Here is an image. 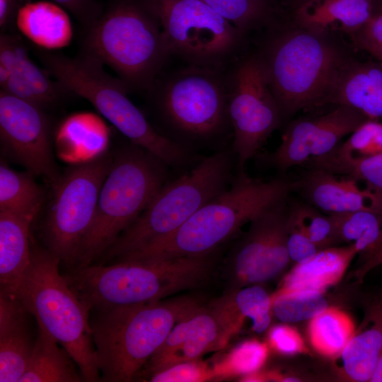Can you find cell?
<instances>
[{
	"mask_svg": "<svg viewBox=\"0 0 382 382\" xmlns=\"http://www.w3.org/2000/svg\"><path fill=\"white\" fill-rule=\"evenodd\" d=\"M297 187L298 181H262L240 172L230 187L204 204L175 231L118 260H164L215 254L245 224L287 201Z\"/></svg>",
	"mask_w": 382,
	"mask_h": 382,
	"instance_id": "cell-1",
	"label": "cell"
},
{
	"mask_svg": "<svg viewBox=\"0 0 382 382\" xmlns=\"http://www.w3.org/2000/svg\"><path fill=\"white\" fill-rule=\"evenodd\" d=\"M214 254L164 260H122L74 268L64 277L88 312L162 300L202 286L213 274Z\"/></svg>",
	"mask_w": 382,
	"mask_h": 382,
	"instance_id": "cell-2",
	"label": "cell"
},
{
	"mask_svg": "<svg viewBox=\"0 0 382 382\" xmlns=\"http://www.w3.org/2000/svg\"><path fill=\"white\" fill-rule=\"evenodd\" d=\"M82 52L112 68L129 93L146 91L170 57L147 0H115L85 28Z\"/></svg>",
	"mask_w": 382,
	"mask_h": 382,
	"instance_id": "cell-3",
	"label": "cell"
},
{
	"mask_svg": "<svg viewBox=\"0 0 382 382\" xmlns=\"http://www.w3.org/2000/svg\"><path fill=\"white\" fill-rule=\"evenodd\" d=\"M146 93L157 131L183 147L233 135L225 69L187 65L161 73Z\"/></svg>",
	"mask_w": 382,
	"mask_h": 382,
	"instance_id": "cell-4",
	"label": "cell"
},
{
	"mask_svg": "<svg viewBox=\"0 0 382 382\" xmlns=\"http://www.w3.org/2000/svg\"><path fill=\"white\" fill-rule=\"evenodd\" d=\"M199 305L180 296L95 311L90 324L100 381H134L175 325Z\"/></svg>",
	"mask_w": 382,
	"mask_h": 382,
	"instance_id": "cell-5",
	"label": "cell"
},
{
	"mask_svg": "<svg viewBox=\"0 0 382 382\" xmlns=\"http://www.w3.org/2000/svg\"><path fill=\"white\" fill-rule=\"evenodd\" d=\"M59 260L48 250H31L30 261L14 296L69 353L84 381H100L89 312L59 272Z\"/></svg>",
	"mask_w": 382,
	"mask_h": 382,
	"instance_id": "cell-6",
	"label": "cell"
},
{
	"mask_svg": "<svg viewBox=\"0 0 382 382\" xmlns=\"http://www.w3.org/2000/svg\"><path fill=\"white\" fill-rule=\"evenodd\" d=\"M166 166L132 142L115 154L92 224L76 253L74 268L93 264L141 214L166 183Z\"/></svg>",
	"mask_w": 382,
	"mask_h": 382,
	"instance_id": "cell-7",
	"label": "cell"
},
{
	"mask_svg": "<svg viewBox=\"0 0 382 382\" xmlns=\"http://www.w3.org/2000/svg\"><path fill=\"white\" fill-rule=\"evenodd\" d=\"M103 66L96 58L81 52L74 57L57 54L48 69L65 90L88 100L130 142L167 166L185 164L190 159L187 149L158 132L128 98L125 83L105 72Z\"/></svg>",
	"mask_w": 382,
	"mask_h": 382,
	"instance_id": "cell-8",
	"label": "cell"
},
{
	"mask_svg": "<svg viewBox=\"0 0 382 382\" xmlns=\"http://www.w3.org/2000/svg\"><path fill=\"white\" fill-rule=\"evenodd\" d=\"M256 56L282 116L325 104L345 65L332 47L305 31L275 35Z\"/></svg>",
	"mask_w": 382,
	"mask_h": 382,
	"instance_id": "cell-9",
	"label": "cell"
},
{
	"mask_svg": "<svg viewBox=\"0 0 382 382\" xmlns=\"http://www.w3.org/2000/svg\"><path fill=\"white\" fill-rule=\"evenodd\" d=\"M231 158L217 151L176 180L165 183L141 214L100 257L102 264L156 242L179 228L200 207L228 188Z\"/></svg>",
	"mask_w": 382,
	"mask_h": 382,
	"instance_id": "cell-10",
	"label": "cell"
},
{
	"mask_svg": "<svg viewBox=\"0 0 382 382\" xmlns=\"http://www.w3.org/2000/svg\"><path fill=\"white\" fill-rule=\"evenodd\" d=\"M170 56L187 65L225 69L241 55L246 32L200 0H147Z\"/></svg>",
	"mask_w": 382,
	"mask_h": 382,
	"instance_id": "cell-11",
	"label": "cell"
},
{
	"mask_svg": "<svg viewBox=\"0 0 382 382\" xmlns=\"http://www.w3.org/2000/svg\"><path fill=\"white\" fill-rule=\"evenodd\" d=\"M108 152L68 169L53 186L54 195L45 225L48 250L73 266L80 244L94 217L99 194L111 168Z\"/></svg>",
	"mask_w": 382,
	"mask_h": 382,
	"instance_id": "cell-12",
	"label": "cell"
},
{
	"mask_svg": "<svg viewBox=\"0 0 382 382\" xmlns=\"http://www.w3.org/2000/svg\"><path fill=\"white\" fill-rule=\"evenodd\" d=\"M233 151L239 172L280 125L282 115L256 55H241L225 69Z\"/></svg>",
	"mask_w": 382,
	"mask_h": 382,
	"instance_id": "cell-13",
	"label": "cell"
},
{
	"mask_svg": "<svg viewBox=\"0 0 382 382\" xmlns=\"http://www.w3.org/2000/svg\"><path fill=\"white\" fill-rule=\"evenodd\" d=\"M286 201L253 219L226 260L224 273L231 292L269 281L279 275L290 260L287 248Z\"/></svg>",
	"mask_w": 382,
	"mask_h": 382,
	"instance_id": "cell-14",
	"label": "cell"
},
{
	"mask_svg": "<svg viewBox=\"0 0 382 382\" xmlns=\"http://www.w3.org/2000/svg\"><path fill=\"white\" fill-rule=\"evenodd\" d=\"M2 146L29 173L54 186L60 178L52 149V128L44 110L0 91Z\"/></svg>",
	"mask_w": 382,
	"mask_h": 382,
	"instance_id": "cell-15",
	"label": "cell"
},
{
	"mask_svg": "<svg viewBox=\"0 0 382 382\" xmlns=\"http://www.w3.org/2000/svg\"><path fill=\"white\" fill-rule=\"evenodd\" d=\"M368 120L356 110L337 105L332 111L291 122L278 147L266 156L267 162L282 171L304 165L333 151L345 136Z\"/></svg>",
	"mask_w": 382,
	"mask_h": 382,
	"instance_id": "cell-16",
	"label": "cell"
},
{
	"mask_svg": "<svg viewBox=\"0 0 382 382\" xmlns=\"http://www.w3.org/2000/svg\"><path fill=\"white\" fill-rule=\"evenodd\" d=\"M0 91L29 101L43 110L69 93L30 58L28 49L16 34L1 33Z\"/></svg>",
	"mask_w": 382,
	"mask_h": 382,
	"instance_id": "cell-17",
	"label": "cell"
},
{
	"mask_svg": "<svg viewBox=\"0 0 382 382\" xmlns=\"http://www.w3.org/2000/svg\"><path fill=\"white\" fill-rule=\"evenodd\" d=\"M243 320L230 293L208 306L199 305L189 315L185 342L169 366L198 359L222 348L238 332Z\"/></svg>",
	"mask_w": 382,
	"mask_h": 382,
	"instance_id": "cell-18",
	"label": "cell"
},
{
	"mask_svg": "<svg viewBox=\"0 0 382 382\" xmlns=\"http://www.w3.org/2000/svg\"><path fill=\"white\" fill-rule=\"evenodd\" d=\"M297 188L307 203L328 214L358 211L382 214V197L349 177L310 168Z\"/></svg>",
	"mask_w": 382,
	"mask_h": 382,
	"instance_id": "cell-19",
	"label": "cell"
},
{
	"mask_svg": "<svg viewBox=\"0 0 382 382\" xmlns=\"http://www.w3.org/2000/svg\"><path fill=\"white\" fill-rule=\"evenodd\" d=\"M28 314L17 297L0 291L1 382H19L26 369L35 342Z\"/></svg>",
	"mask_w": 382,
	"mask_h": 382,
	"instance_id": "cell-20",
	"label": "cell"
},
{
	"mask_svg": "<svg viewBox=\"0 0 382 382\" xmlns=\"http://www.w3.org/2000/svg\"><path fill=\"white\" fill-rule=\"evenodd\" d=\"M350 107L382 122V61L345 65L326 103Z\"/></svg>",
	"mask_w": 382,
	"mask_h": 382,
	"instance_id": "cell-21",
	"label": "cell"
},
{
	"mask_svg": "<svg viewBox=\"0 0 382 382\" xmlns=\"http://www.w3.org/2000/svg\"><path fill=\"white\" fill-rule=\"evenodd\" d=\"M15 21L19 32L44 50L65 47L72 40L69 16L59 5L50 1L25 3L18 8Z\"/></svg>",
	"mask_w": 382,
	"mask_h": 382,
	"instance_id": "cell-22",
	"label": "cell"
},
{
	"mask_svg": "<svg viewBox=\"0 0 382 382\" xmlns=\"http://www.w3.org/2000/svg\"><path fill=\"white\" fill-rule=\"evenodd\" d=\"M357 250L353 243L321 249L308 260L296 263L279 291L316 290L325 292L343 277Z\"/></svg>",
	"mask_w": 382,
	"mask_h": 382,
	"instance_id": "cell-23",
	"label": "cell"
},
{
	"mask_svg": "<svg viewBox=\"0 0 382 382\" xmlns=\"http://www.w3.org/2000/svg\"><path fill=\"white\" fill-rule=\"evenodd\" d=\"M31 224L23 217L0 212V291L14 296L28 267Z\"/></svg>",
	"mask_w": 382,
	"mask_h": 382,
	"instance_id": "cell-24",
	"label": "cell"
},
{
	"mask_svg": "<svg viewBox=\"0 0 382 382\" xmlns=\"http://www.w3.org/2000/svg\"><path fill=\"white\" fill-rule=\"evenodd\" d=\"M370 0H306L297 17L310 30L337 28L354 34L373 15Z\"/></svg>",
	"mask_w": 382,
	"mask_h": 382,
	"instance_id": "cell-25",
	"label": "cell"
},
{
	"mask_svg": "<svg viewBox=\"0 0 382 382\" xmlns=\"http://www.w3.org/2000/svg\"><path fill=\"white\" fill-rule=\"evenodd\" d=\"M59 343L43 328L38 332L26 369L19 382L84 381L76 363Z\"/></svg>",
	"mask_w": 382,
	"mask_h": 382,
	"instance_id": "cell-26",
	"label": "cell"
},
{
	"mask_svg": "<svg viewBox=\"0 0 382 382\" xmlns=\"http://www.w3.org/2000/svg\"><path fill=\"white\" fill-rule=\"evenodd\" d=\"M43 200V191L30 173L16 171L1 161L0 212L33 222L42 208Z\"/></svg>",
	"mask_w": 382,
	"mask_h": 382,
	"instance_id": "cell-27",
	"label": "cell"
},
{
	"mask_svg": "<svg viewBox=\"0 0 382 382\" xmlns=\"http://www.w3.org/2000/svg\"><path fill=\"white\" fill-rule=\"evenodd\" d=\"M305 165L309 168L353 178L382 197V154L353 156L341 153L335 148Z\"/></svg>",
	"mask_w": 382,
	"mask_h": 382,
	"instance_id": "cell-28",
	"label": "cell"
},
{
	"mask_svg": "<svg viewBox=\"0 0 382 382\" xmlns=\"http://www.w3.org/2000/svg\"><path fill=\"white\" fill-rule=\"evenodd\" d=\"M382 354V324L357 332L340 355L342 370L346 378L357 381H369Z\"/></svg>",
	"mask_w": 382,
	"mask_h": 382,
	"instance_id": "cell-29",
	"label": "cell"
},
{
	"mask_svg": "<svg viewBox=\"0 0 382 382\" xmlns=\"http://www.w3.org/2000/svg\"><path fill=\"white\" fill-rule=\"evenodd\" d=\"M355 332L352 318L333 306H328L311 318L308 325L312 347L327 357H337Z\"/></svg>",
	"mask_w": 382,
	"mask_h": 382,
	"instance_id": "cell-30",
	"label": "cell"
},
{
	"mask_svg": "<svg viewBox=\"0 0 382 382\" xmlns=\"http://www.w3.org/2000/svg\"><path fill=\"white\" fill-rule=\"evenodd\" d=\"M332 216L340 241L353 243L368 260L382 248V214L358 211Z\"/></svg>",
	"mask_w": 382,
	"mask_h": 382,
	"instance_id": "cell-31",
	"label": "cell"
},
{
	"mask_svg": "<svg viewBox=\"0 0 382 382\" xmlns=\"http://www.w3.org/2000/svg\"><path fill=\"white\" fill-rule=\"evenodd\" d=\"M272 313L283 323L311 320L328 307L324 292L277 290L271 296Z\"/></svg>",
	"mask_w": 382,
	"mask_h": 382,
	"instance_id": "cell-32",
	"label": "cell"
},
{
	"mask_svg": "<svg viewBox=\"0 0 382 382\" xmlns=\"http://www.w3.org/2000/svg\"><path fill=\"white\" fill-rule=\"evenodd\" d=\"M289 216L304 230L311 240L323 249L340 242L335 221L332 215L308 203H296L289 207Z\"/></svg>",
	"mask_w": 382,
	"mask_h": 382,
	"instance_id": "cell-33",
	"label": "cell"
},
{
	"mask_svg": "<svg viewBox=\"0 0 382 382\" xmlns=\"http://www.w3.org/2000/svg\"><path fill=\"white\" fill-rule=\"evenodd\" d=\"M228 293L241 316L252 320L255 332L262 333L269 327L273 313L272 299L262 287L252 284Z\"/></svg>",
	"mask_w": 382,
	"mask_h": 382,
	"instance_id": "cell-34",
	"label": "cell"
},
{
	"mask_svg": "<svg viewBox=\"0 0 382 382\" xmlns=\"http://www.w3.org/2000/svg\"><path fill=\"white\" fill-rule=\"evenodd\" d=\"M268 355V347L257 340H246L226 357L214 371V375L245 376L256 371L265 364Z\"/></svg>",
	"mask_w": 382,
	"mask_h": 382,
	"instance_id": "cell-35",
	"label": "cell"
},
{
	"mask_svg": "<svg viewBox=\"0 0 382 382\" xmlns=\"http://www.w3.org/2000/svg\"><path fill=\"white\" fill-rule=\"evenodd\" d=\"M246 32L266 16L265 0H200Z\"/></svg>",
	"mask_w": 382,
	"mask_h": 382,
	"instance_id": "cell-36",
	"label": "cell"
},
{
	"mask_svg": "<svg viewBox=\"0 0 382 382\" xmlns=\"http://www.w3.org/2000/svg\"><path fill=\"white\" fill-rule=\"evenodd\" d=\"M336 149L353 156L382 154V122L366 120L360 125Z\"/></svg>",
	"mask_w": 382,
	"mask_h": 382,
	"instance_id": "cell-37",
	"label": "cell"
},
{
	"mask_svg": "<svg viewBox=\"0 0 382 382\" xmlns=\"http://www.w3.org/2000/svg\"><path fill=\"white\" fill-rule=\"evenodd\" d=\"M214 376V371L195 359L175 364L151 374L147 378L154 382L203 381Z\"/></svg>",
	"mask_w": 382,
	"mask_h": 382,
	"instance_id": "cell-38",
	"label": "cell"
},
{
	"mask_svg": "<svg viewBox=\"0 0 382 382\" xmlns=\"http://www.w3.org/2000/svg\"><path fill=\"white\" fill-rule=\"evenodd\" d=\"M287 229V248L291 260L296 263L304 262L320 250L289 214Z\"/></svg>",
	"mask_w": 382,
	"mask_h": 382,
	"instance_id": "cell-39",
	"label": "cell"
},
{
	"mask_svg": "<svg viewBox=\"0 0 382 382\" xmlns=\"http://www.w3.org/2000/svg\"><path fill=\"white\" fill-rule=\"evenodd\" d=\"M268 338L270 346L282 354L308 353L301 334L291 326L277 325L272 327L270 330Z\"/></svg>",
	"mask_w": 382,
	"mask_h": 382,
	"instance_id": "cell-40",
	"label": "cell"
},
{
	"mask_svg": "<svg viewBox=\"0 0 382 382\" xmlns=\"http://www.w3.org/2000/svg\"><path fill=\"white\" fill-rule=\"evenodd\" d=\"M353 35L362 50L382 61V11L373 14Z\"/></svg>",
	"mask_w": 382,
	"mask_h": 382,
	"instance_id": "cell-41",
	"label": "cell"
},
{
	"mask_svg": "<svg viewBox=\"0 0 382 382\" xmlns=\"http://www.w3.org/2000/svg\"><path fill=\"white\" fill-rule=\"evenodd\" d=\"M69 11L85 28L91 25L103 13V8L98 0H52Z\"/></svg>",
	"mask_w": 382,
	"mask_h": 382,
	"instance_id": "cell-42",
	"label": "cell"
},
{
	"mask_svg": "<svg viewBox=\"0 0 382 382\" xmlns=\"http://www.w3.org/2000/svg\"><path fill=\"white\" fill-rule=\"evenodd\" d=\"M18 8L16 0H0V28L4 32L13 18L15 19Z\"/></svg>",
	"mask_w": 382,
	"mask_h": 382,
	"instance_id": "cell-43",
	"label": "cell"
},
{
	"mask_svg": "<svg viewBox=\"0 0 382 382\" xmlns=\"http://www.w3.org/2000/svg\"><path fill=\"white\" fill-rule=\"evenodd\" d=\"M382 264V248L373 256L364 261V262L357 268L354 272V277L361 280L364 276L371 270Z\"/></svg>",
	"mask_w": 382,
	"mask_h": 382,
	"instance_id": "cell-44",
	"label": "cell"
},
{
	"mask_svg": "<svg viewBox=\"0 0 382 382\" xmlns=\"http://www.w3.org/2000/svg\"><path fill=\"white\" fill-rule=\"evenodd\" d=\"M369 381L382 382V354L376 364Z\"/></svg>",
	"mask_w": 382,
	"mask_h": 382,
	"instance_id": "cell-45",
	"label": "cell"
},
{
	"mask_svg": "<svg viewBox=\"0 0 382 382\" xmlns=\"http://www.w3.org/2000/svg\"><path fill=\"white\" fill-rule=\"evenodd\" d=\"M381 4H382V0H381Z\"/></svg>",
	"mask_w": 382,
	"mask_h": 382,
	"instance_id": "cell-46",
	"label": "cell"
},
{
	"mask_svg": "<svg viewBox=\"0 0 382 382\" xmlns=\"http://www.w3.org/2000/svg\"></svg>",
	"mask_w": 382,
	"mask_h": 382,
	"instance_id": "cell-47",
	"label": "cell"
}]
</instances>
